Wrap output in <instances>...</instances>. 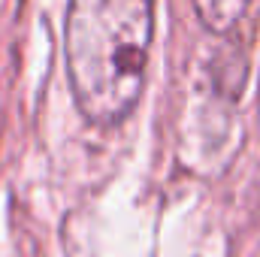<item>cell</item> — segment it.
Returning <instances> with one entry per match:
<instances>
[{
    "label": "cell",
    "instance_id": "obj_1",
    "mask_svg": "<svg viewBox=\"0 0 260 257\" xmlns=\"http://www.w3.org/2000/svg\"><path fill=\"white\" fill-rule=\"evenodd\" d=\"M154 0H70L64 55L79 112L94 124L124 121L145 88Z\"/></svg>",
    "mask_w": 260,
    "mask_h": 257
},
{
    "label": "cell",
    "instance_id": "obj_2",
    "mask_svg": "<svg viewBox=\"0 0 260 257\" xmlns=\"http://www.w3.org/2000/svg\"><path fill=\"white\" fill-rule=\"evenodd\" d=\"M254 0H194L197 18L212 34H230L248 12Z\"/></svg>",
    "mask_w": 260,
    "mask_h": 257
}]
</instances>
